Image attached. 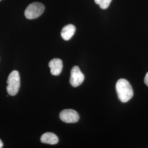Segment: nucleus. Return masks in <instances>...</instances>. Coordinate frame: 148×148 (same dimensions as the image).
I'll return each instance as SVG.
<instances>
[{"label":"nucleus","mask_w":148,"mask_h":148,"mask_svg":"<svg viewBox=\"0 0 148 148\" xmlns=\"http://www.w3.org/2000/svg\"><path fill=\"white\" fill-rule=\"evenodd\" d=\"M49 67L51 69V73L52 75L54 76H58L63 70V62L60 59H53L49 63Z\"/></svg>","instance_id":"obj_6"},{"label":"nucleus","mask_w":148,"mask_h":148,"mask_svg":"<svg viewBox=\"0 0 148 148\" xmlns=\"http://www.w3.org/2000/svg\"><path fill=\"white\" fill-rule=\"evenodd\" d=\"M45 6L40 2H34L27 6L25 11V16L28 19H36L42 14Z\"/></svg>","instance_id":"obj_3"},{"label":"nucleus","mask_w":148,"mask_h":148,"mask_svg":"<svg viewBox=\"0 0 148 148\" xmlns=\"http://www.w3.org/2000/svg\"><path fill=\"white\" fill-rule=\"evenodd\" d=\"M112 0H95V3L99 5L101 9L106 10L108 8Z\"/></svg>","instance_id":"obj_9"},{"label":"nucleus","mask_w":148,"mask_h":148,"mask_svg":"<svg viewBox=\"0 0 148 148\" xmlns=\"http://www.w3.org/2000/svg\"><path fill=\"white\" fill-rule=\"evenodd\" d=\"M59 117L62 121L68 123H76L79 120V115L73 109H65L61 111Z\"/></svg>","instance_id":"obj_5"},{"label":"nucleus","mask_w":148,"mask_h":148,"mask_svg":"<svg viewBox=\"0 0 148 148\" xmlns=\"http://www.w3.org/2000/svg\"><path fill=\"white\" fill-rule=\"evenodd\" d=\"M85 79V76L77 66H74L71 71L70 83L74 87H77L81 85Z\"/></svg>","instance_id":"obj_4"},{"label":"nucleus","mask_w":148,"mask_h":148,"mask_svg":"<svg viewBox=\"0 0 148 148\" xmlns=\"http://www.w3.org/2000/svg\"><path fill=\"white\" fill-rule=\"evenodd\" d=\"M116 90L119 99L123 103H126L133 97L132 87L127 79H119L116 82Z\"/></svg>","instance_id":"obj_1"},{"label":"nucleus","mask_w":148,"mask_h":148,"mask_svg":"<svg viewBox=\"0 0 148 148\" xmlns=\"http://www.w3.org/2000/svg\"><path fill=\"white\" fill-rule=\"evenodd\" d=\"M0 1H1V0H0Z\"/></svg>","instance_id":"obj_12"},{"label":"nucleus","mask_w":148,"mask_h":148,"mask_svg":"<svg viewBox=\"0 0 148 148\" xmlns=\"http://www.w3.org/2000/svg\"><path fill=\"white\" fill-rule=\"evenodd\" d=\"M3 147V143L2 142V140L0 139V148Z\"/></svg>","instance_id":"obj_11"},{"label":"nucleus","mask_w":148,"mask_h":148,"mask_svg":"<svg viewBox=\"0 0 148 148\" xmlns=\"http://www.w3.org/2000/svg\"><path fill=\"white\" fill-rule=\"evenodd\" d=\"M58 138L53 133H45L41 137V142L48 144L55 145L58 143Z\"/></svg>","instance_id":"obj_8"},{"label":"nucleus","mask_w":148,"mask_h":148,"mask_svg":"<svg viewBox=\"0 0 148 148\" xmlns=\"http://www.w3.org/2000/svg\"><path fill=\"white\" fill-rule=\"evenodd\" d=\"M7 82V91L8 95L11 96L16 95L21 86V78L19 72L16 70L12 71L8 76Z\"/></svg>","instance_id":"obj_2"},{"label":"nucleus","mask_w":148,"mask_h":148,"mask_svg":"<svg viewBox=\"0 0 148 148\" xmlns=\"http://www.w3.org/2000/svg\"><path fill=\"white\" fill-rule=\"evenodd\" d=\"M76 32V27L74 25L69 24L63 27L61 32L62 37L65 41H69L73 36Z\"/></svg>","instance_id":"obj_7"},{"label":"nucleus","mask_w":148,"mask_h":148,"mask_svg":"<svg viewBox=\"0 0 148 148\" xmlns=\"http://www.w3.org/2000/svg\"><path fill=\"white\" fill-rule=\"evenodd\" d=\"M144 82L146 84V85L148 86V72L146 74L145 78H144Z\"/></svg>","instance_id":"obj_10"}]
</instances>
